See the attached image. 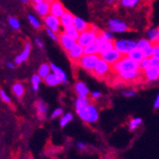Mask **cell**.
Wrapping results in <instances>:
<instances>
[{"label":"cell","instance_id":"d4e9b609","mask_svg":"<svg viewBox=\"0 0 159 159\" xmlns=\"http://www.w3.org/2000/svg\"><path fill=\"white\" fill-rule=\"evenodd\" d=\"M127 57H129L132 60L136 61V62H140L143 60V58H144V53H143V51L137 49V48H135L134 50H132L128 54H127Z\"/></svg>","mask_w":159,"mask_h":159},{"label":"cell","instance_id":"6da1fadb","mask_svg":"<svg viewBox=\"0 0 159 159\" xmlns=\"http://www.w3.org/2000/svg\"><path fill=\"white\" fill-rule=\"evenodd\" d=\"M133 70H140L139 63L132 60L127 55H122L120 59L117 60L114 65H112V71L116 75Z\"/></svg>","mask_w":159,"mask_h":159},{"label":"cell","instance_id":"603a6c76","mask_svg":"<svg viewBox=\"0 0 159 159\" xmlns=\"http://www.w3.org/2000/svg\"><path fill=\"white\" fill-rule=\"evenodd\" d=\"M74 26L77 28V30L79 31L80 33L89 28V23H87L84 20H83L82 18H80V17H75V19H74Z\"/></svg>","mask_w":159,"mask_h":159},{"label":"cell","instance_id":"f907efd6","mask_svg":"<svg viewBox=\"0 0 159 159\" xmlns=\"http://www.w3.org/2000/svg\"><path fill=\"white\" fill-rule=\"evenodd\" d=\"M77 146H78V148L80 149H82V150L85 148V145H84V143H83V142H78L77 143Z\"/></svg>","mask_w":159,"mask_h":159},{"label":"cell","instance_id":"e575fe53","mask_svg":"<svg viewBox=\"0 0 159 159\" xmlns=\"http://www.w3.org/2000/svg\"><path fill=\"white\" fill-rule=\"evenodd\" d=\"M142 122H143V119L141 117L132 118L131 120H130V122H129V125H128L129 130L133 131V130H135L136 128H138V127L142 124Z\"/></svg>","mask_w":159,"mask_h":159},{"label":"cell","instance_id":"52a82bcc","mask_svg":"<svg viewBox=\"0 0 159 159\" xmlns=\"http://www.w3.org/2000/svg\"><path fill=\"white\" fill-rule=\"evenodd\" d=\"M108 28L112 33H124L129 30V25L122 20L111 19L108 21Z\"/></svg>","mask_w":159,"mask_h":159},{"label":"cell","instance_id":"ffe728a7","mask_svg":"<svg viewBox=\"0 0 159 159\" xmlns=\"http://www.w3.org/2000/svg\"><path fill=\"white\" fill-rule=\"evenodd\" d=\"M35 107H36V110H37V115H38L39 119L43 120V119H45V117L47 116V113H48V105L44 101L39 100V101L36 102Z\"/></svg>","mask_w":159,"mask_h":159},{"label":"cell","instance_id":"bcb514c9","mask_svg":"<svg viewBox=\"0 0 159 159\" xmlns=\"http://www.w3.org/2000/svg\"><path fill=\"white\" fill-rule=\"evenodd\" d=\"M152 57L159 58V43L154 44V50H153V55Z\"/></svg>","mask_w":159,"mask_h":159},{"label":"cell","instance_id":"91938a15","mask_svg":"<svg viewBox=\"0 0 159 159\" xmlns=\"http://www.w3.org/2000/svg\"><path fill=\"white\" fill-rule=\"evenodd\" d=\"M29 159H34V158H29Z\"/></svg>","mask_w":159,"mask_h":159},{"label":"cell","instance_id":"ba28073f","mask_svg":"<svg viewBox=\"0 0 159 159\" xmlns=\"http://www.w3.org/2000/svg\"><path fill=\"white\" fill-rule=\"evenodd\" d=\"M44 21H45V25L47 26V28L51 29L55 33L59 32L60 27H61L59 18L55 17V16H53L52 14H48L44 18Z\"/></svg>","mask_w":159,"mask_h":159},{"label":"cell","instance_id":"8fae6325","mask_svg":"<svg viewBox=\"0 0 159 159\" xmlns=\"http://www.w3.org/2000/svg\"><path fill=\"white\" fill-rule=\"evenodd\" d=\"M58 42H59L60 46L62 47V49L68 52L71 48L74 47L77 44V40L69 37L66 33L63 32L58 35Z\"/></svg>","mask_w":159,"mask_h":159},{"label":"cell","instance_id":"f5cc1de1","mask_svg":"<svg viewBox=\"0 0 159 159\" xmlns=\"http://www.w3.org/2000/svg\"><path fill=\"white\" fill-rule=\"evenodd\" d=\"M116 2V0H106V3L108 5H114Z\"/></svg>","mask_w":159,"mask_h":159},{"label":"cell","instance_id":"ac0fdd59","mask_svg":"<svg viewBox=\"0 0 159 159\" xmlns=\"http://www.w3.org/2000/svg\"><path fill=\"white\" fill-rule=\"evenodd\" d=\"M50 6L51 4L49 2H47L46 0H44L42 2L35 4V11L39 16L45 18L48 14H50Z\"/></svg>","mask_w":159,"mask_h":159},{"label":"cell","instance_id":"cb8c5ba5","mask_svg":"<svg viewBox=\"0 0 159 159\" xmlns=\"http://www.w3.org/2000/svg\"><path fill=\"white\" fill-rule=\"evenodd\" d=\"M89 104H90V101L87 97H78L75 102L76 112H79V111H82V110L85 109Z\"/></svg>","mask_w":159,"mask_h":159},{"label":"cell","instance_id":"c3c4849f","mask_svg":"<svg viewBox=\"0 0 159 159\" xmlns=\"http://www.w3.org/2000/svg\"><path fill=\"white\" fill-rule=\"evenodd\" d=\"M35 44L37 45V47L39 48V49H43V48H44V44H43L42 40L40 39V38H36V40H35Z\"/></svg>","mask_w":159,"mask_h":159},{"label":"cell","instance_id":"7a4b0ae2","mask_svg":"<svg viewBox=\"0 0 159 159\" xmlns=\"http://www.w3.org/2000/svg\"><path fill=\"white\" fill-rule=\"evenodd\" d=\"M99 33V29L95 25H89V28L80 33L79 38L77 39V43L83 47H85L91 43L96 42Z\"/></svg>","mask_w":159,"mask_h":159},{"label":"cell","instance_id":"816d5d0a","mask_svg":"<svg viewBox=\"0 0 159 159\" xmlns=\"http://www.w3.org/2000/svg\"><path fill=\"white\" fill-rule=\"evenodd\" d=\"M7 67H8V68H10V69H14V68L16 67V65H15V63L8 62V63H7Z\"/></svg>","mask_w":159,"mask_h":159},{"label":"cell","instance_id":"6f0895ef","mask_svg":"<svg viewBox=\"0 0 159 159\" xmlns=\"http://www.w3.org/2000/svg\"><path fill=\"white\" fill-rule=\"evenodd\" d=\"M21 2H23V3H27L28 2V0H20Z\"/></svg>","mask_w":159,"mask_h":159},{"label":"cell","instance_id":"ee69618b","mask_svg":"<svg viewBox=\"0 0 159 159\" xmlns=\"http://www.w3.org/2000/svg\"><path fill=\"white\" fill-rule=\"evenodd\" d=\"M122 95L124 97H127V98H131V97H134L135 95H136V92H135L133 89H127L125 91L122 92Z\"/></svg>","mask_w":159,"mask_h":159},{"label":"cell","instance_id":"5bb4252c","mask_svg":"<svg viewBox=\"0 0 159 159\" xmlns=\"http://www.w3.org/2000/svg\"><path fill=\"white\" fill-rule=\"evenodd\" d=\"M66 10L63 4L58 1V0H53V1L51 3V6H50V14L55 16V17L57 18H60L61 16L63 15Z\"/></svg>","mask_w":159,"mask_h":159},{"label":"cell","instance_id":"74e56055","mask_svg":"<svg viewBox=\"0 0 159 159\" xmlns=\"http://www.w3.org/2000/svg\"><path fill=\"white\" fill-rule=\"evenodd\" d=\"M8 21H9V25H10V26H11L13 29L18 30V29L20 28V20H19L17 18H15V17H10L9 19H8Z\"/></svg>","mask_w":159,"mask_h":159},{"label":"cell","instance_id":"d6986e66","mask_svg":"<svg viewBox=\"0 0 159 159\" xmlns=\"http://www.w3.org/2000/svg\"><path fill=\"white\" fill-rule=\"evenodd\" d=\"M75 91L78 97H87L89 94V89L84 82H77L75 84Z\"/></svg>","mask_w":159,"mask_h":159},{"label":"cell","instance_id":"9f6ffc18","mask_svg":"<svg viewBox=\"0 0 159 159\" xmlns=\"http://www.w3.org/2000/svg\"><path fill=\"white\" fill-rule=\"evenodd\" d=\"M157 30H158V39H157V43H159V27L157 28Z\"/></svg>","mask_w":159,"mask_h":159},{"label":"cell","instance_id":"7c38bea8","mask_svg":"<svg viewBox=\"0 0 159 159\" xmlns=\"http://www.w3.org/2000/svg\"><path fill=\"white\" fill-rule=\"evenodd\" d=\"M67 54L69 58L74 61V62H78L80 60L83 55L84 54V47L81 46L80 44H76L74 47H72L71 49L67 52Z\"/></svg>","mask_w":159,"mask_h":159},{"label":"cell","instance_id":"5b68a950","mask_svg":"<svg viewBox=\"0 0 159 159\" xmlns=\"http://www.w3.org/2000/svg\"><path fill=\"white\" fill-rule=\"evenodd\" d=\"M99 58V54H84L80 58L78 63L83 69L89 71V72H92L95 66H96Z\"/></svg>","mask_w":159,"mask_h":159},{"label":"cell","instance_id":"4316f807","mask_svg":"<svg viewBox=\"0 0 159 159\" xmlns=\"http://www.w3.org/2000/svg\"><path fill=\"white\" fill-rule=\"evenodd\" d=\"M142 2V0H119V3L124 8L132 9V8L138 7Z\"/></svg>","mask_w":159,"mask_h":159},{"label":"cell","instance_id":"3957f363","mask_svg":"<svg viewBox=\"0 0 159 159\" xmlns=\"http://www.w3.org/2000/svg\"><path fill=\"white\" fill-rule=\"evenodd\" d=\"M77 115L80 116V118L83 119L84 121L89 122V123L96 122L99 118L98 109L93 104H89L85 109L79 111V112H77Z\"/></svg>","mask_w":159,"mask_h":159},{"label":"cell","instance_id":"7402d4cb","mask_svg":"<svg viewBox=\"0 0 159 159\" xmlns=\"http://www.w3.org/2000/svg\"><path fill=\"white\" fill-rule=\"evenodd\" d=\"M51 71L61 80L62 83H67V81H68L67 75L61 68H59L58 66H57L55 64H53V63H52V64H51Z\"/></svg>","mask_w":159,"mask_h":159},{"label":"cell","instance_id":"44dd1931","mask_svg":"<svg viewBox=\"0 0 159 159\" xmlns=\"http://www.w3.org/2000/svg\"><path fill=\"white\" fill-rule=\"evenodd\" d=\"M44 80H45V83L49 86H57V85L62 84L61 80L52 72H51L49 75L46 76L44 78Z\"/></svg>","mask_w":159,"mask_h":159},{"label":"cell","instance_id":"277c9868","mask_svg":"<svg viewBox=\"0 0 159 159\" xmlns=\"http://www.w3.org/2000/svg\"><path fill=\"white\" fill-rule=\"evenodd\" d=\"M114 48L121 55H127L136 48V41L132 39H118L114 41Z\"/></svg>","mask_w":159,"mask_h":159},{"label":"cell","instance_id":"f35d334b","mask_svg":"<svg viewBox=\"0 0 159 159\" xmlns=\"http://www.w3.org/2000/svg\"><path fill=\"white\" fill-rule=\"evenodd\" d=\"M27 19H28V21L30 22V25H32L34 28H40L41 27V23H40V21L37 20V18H35L33 15H28L27 16Z\"/></svg>","mask_w":159,"mask_h":159},{"label":"cell","instance_id":"d590c367","mask_svg":"<svg viewBox=\"0 0 159 159\" xmlns=\"http://www.w3.org/2000/svg\"><path fill=\"white\" fill-rule=\"evenodd\" d=\"M72 119H73V115L71 113H67L64 116H62V117L60 118L59 124L61 127H65L69 122L72 121Z\"/></svg>","mask_w":159,"mask_h":159},{"label":"cell","instance_id":"484cf974","mask_svg":"<svg viewBox=\"0 0 159 159\" xmlns=\"http://www.w3.org/2000/svg\"><path fill=\"white\" fill-rule=\"evenodd\" d=\"M12 90H13V93L17 96L18 98H21L23 95H25V86H23L20 83H16L13 84V87H12Z\"/></svg>","mask_w":159,"mask_h":159},{"label":"cell","instance_id":"e0dca14e","mask_svg":"<svg viewBox=\"0 0 159 159\" xmlns=\"http://www.w3.org/2000/svg\"><path fill=\"white\" fill-rule=\"evenodd\" d=\"M30 51H31V45H30V43H26L23 51L15 58V64L19 65V64H21L22 62H25V60H27V58L29 57V54H30Z\"/></svg>","mask_w":159,"mask_h":159},{"label":"cell","instance_id":"8992f818","mask_svg":"<svg viewBox=\"0 0 159 159\" xmlns=\"http://www.w3.org/2000/svg\"><path fill=\"white\" fill-rule=\"evenodd\" d=\"M111 71H112V66H111L108 62H106L104 59H102L100 57L96 66L93 69L92 73L95 77H97L99 79H104L109 76Z\"/></svg>","mask_w":159,"mask_h":159},{"label":"cell","instance_id":"ab89813d","mask_svg":"<svg viewBox=\"0 0 159 159\" xmlns=\"http://www.w3.org/2000/svg\"><path fill=\"white\" fill-rule=\"evenodd\" d=\"M153 50H154V44H152L150 46H148V48L143 51V53H144L145 57H152L153 55Z\"/></svg>","mask_w":159,"mask_h":159},{"label":"cell","instance_id":"1f68e13d","mask_svg":"<svg viewBox=\"0 0 159 159\" xmlns=\"http://www.w3.org/2000/svg\"><path fill=\"white\" fill-rule=\"evenodd\" d=\"M41 80L42 78L40 77L38 74L37 75H33L31 77V85H32V89L37 92L39 90V86H40V84H41Z\"/></svg>","mask_w":159,"mask_h":159},{"label":"cell","instance_id":"836d02e7","mask_svg":"<svg viewBox=\"0 0 159 159\" xmlns=\"http://www.w3.org/2000/svg\"><path fill=\"white\" fill-rule=\"evenodd\" d=\"M98 38L104 41H114V36L111 31H100L98 33Z\"/></svg>","mask_w":159,"mask_h":159},{"label":"cell","instance_id":"9c48e42d","mask_svg":"<svg viewBox=\"0 0 159 159\" xmlns=\"http://www.w3.org/2000/svg\"><path fill=\"white\" fill-rule=\"evenodd\" d=\"M119 80L124 83H135L142 76V72L140 70H133V71H127V72L121 73L117 75Z\"/></svg>","mask_w":159,"mask_h":159},{"label":"cell","instance_id":"2e32d148","mask_svg":"<svg viewBox=\"0 0 159 159\" xmlns=\"http://www.w3.org/2000/svg\"><path fill=\"white\" fill-rule=\"evenodd\" d=\"M74 19H75V16L72 13H70L69 11H65L61 17L59 18L61 26L63 28H66V27L73 25H74Z\"/></svg>","mask_w":159,"mask_h":159},{"label":"cell","instance_id":"f6af8a7d","mask_svg":"<svg viewBox=\"0 0 159 159\" xmlns=\"http://www.w3.org/2000/svg\"><path fill=\"white\" fill-rule=\"evenodd\" d=\"M150 65L156 68H159V58L154 57H150Z\"/></svg>","mask_w":159,"mask_h":159},{"label":"cell","instance_id":"8d00e7d4","mask_svg":"<svg viewBox=\"0 0 159 159\" xmlns=\"http://www.w3.org/2000/svg\"><path fill=\"white\" fill-rule=\"evenodd\" d=\"M150 66V58L149 57H144L142 61L139 62V69L141 72H144L148 68H149Z\"/></svg>","mask_w":159,"mask_h":159},{"label":"cell","instance_id":"db71d44e","mask_svg":"<svg viewBox=\"0 0 159 159\" xmlns=\"http://www.w3.org/2000/svg\"><path fill=\"white\" fill-rule=\"evenodd\" d=\"M32 1H33V3H34V4H37V3H40V2L44 1V0H32Z\"/></svg>","mask_w":159,"mask_h":159},{"label":"cell","instance_id":"7bdbcfd3","mask_svg":"<svg viewBox=\"0 0 159 159\" xmlns=\"http://www.w3.org/2000/svg\"><path fill=\"white\" fill-rule=\"evenodd\" d=\"M0 97H1V99H2L5 103H10V102H11L10 96H9V95H8L3 89H0Z\"/></svg>","mask_w":159,"mask_h":159},{"label":"cell","instance_id":"4dcf8cb0","mask_svg":"<svg viewBox=\"0 0 159 159\" xmlns=\"http://www.w3.org/2000/svg\"><path fill=\"white\" fill-rule=\"evenodd\" d=\"M63 32L66 33L69 37L73 38V39H75V40H77V39L79 38V35H80V32L77 30V28L74 26V25H71V26H69V27L64 28V31H63Z\"/></svg>","mask_w":159,"mask_h":159},{"label":"cell","instance_id":"11a10c76","mask_svg":"<svg viewBox=\"0 0 159 159\" xmlns=\"http://www.w3.org/2000/svg\"><path fill=\"white\" fill-rule=\"evenodd\" d=\"M144 1H145L146 3H152V2L154 1V0H144Z\"/></svg>","mask_w":159,"mask_h":159},{"label":"cell","instance_id":"d6a6232c","mask_svg":"<svg viewBox=\"0 0 159 159\" xmlns=\"http://www.w3.org/2000/svg\"><path fill=\"white\" fill-rule=\"evenodd\" d=\"M152 43L149 42V40H148L147 38H142L136 42V48L141 51H144L146 48H148V46H150Z\"/></svg>","mask_w":159,"mask_h":159},{"label":"cell","instance_id":"f1b7e54d","mask_svg":"<svg viewBox=\"0 0 159 159\" xmlns=\"http://www.w3.org/2000/svg\"><path fill=\"white\" fill-rule=\"evenodd\" d=\"M84 54H99L97 43L94 42L84 47Z\"/></svg>","mask_w":159,"mask_h":159},{"label":"cell","instance_id":"30bf717a","mask_svg":"<svg viewBox=\"0 0 159 159\" xmlns=\"http://www.w3.org/2000/svg\"><path fill=\"white\" fill-rule=\"evenodd\" d=\"M102 59H104L106 62H108L109 64L112 66V65H114L115 63L117 61V60H119L121 57H122V55L119 53L115 48L113 50H111V51H109V52H104V53H102L101 54V57H100Z\"/></svg>","mask_w":159,"mask_h":159},{"label":"cell","instance_id":"83f0119b","mask_svg":"<svg viewBox=\"0 0 159 159\" xmlns=\"http://www.w3.org/2000/svg\"><path fill=\"white\" fill-rule=\"evenodd\" d=\"M147 39L149 40V42L152 44L157 43V39H158L157 28H149L148 30H147Z\"/></svg>","mask_w":159,"mask_h":159},{"label":"cell","instance_id":"b9f144b4","mask_svg":"<svg viewBox=\"0 0 159 159\" xmlns=\"http://www.w3.org/2000/svg\"><path fill=\"white\" fill-rule=\"evenodd\" d=\"M63 115V110L61 108H57V109H55L53 112L52 113V116L51 117L53 119V118H57V117H59Z\"/></svg>","mask_w":159,"mask_h":159},{"label":"cell","instance_id":"f546056e","mask_svg":"<svg viewBox=\"0 0 159 159\" xmlns=\"http://www.w3.org/2000/svg\"><path fill=\"white\" fill-rule=\"evenodd\" d=\"M51 72H52V71H51V64H48V63H43V64L39 67L38 75L41 77L42 79H44L46 76H48Z\"/></svg>","mask_w":159,"mask_h":159},{"label":"cell","instance_id":"680465c9","mask_svg":"<svg viewBox=\"0 0 159 159\" xmlns=\"http://www.w3.org/2000/svg\"><path fill=\"white\" fill-rule=\"evenodd\" d=\"M46 1H47V2H49V3L51 4V3H52V2L53 1V0H46Z\"/></svg>","mask_w":159,"mask_h":159},{"label":"cell","instance_id":"60d3db41","mask_svg":"<svg viewBox=\"0 0 159 159\" xmlns=\"http://www.w3.org/2000/svg\"><path fill=\"white\" fill-rule=\"evenodd\" d=\"M46 32H47L48 36H49V37L52 40V41H54V42H58V35H57V33L53 32V31H52V30L49 29V28H47V29H46Z\"/></svg>","mask_w":159,"mask_h":159},{"label":"cell","instance_id":"681fc988","mask_svg":"<svg viewBox=\"0 0 159 159\" xmlns=\"http://www.w3.org/2000/svg\"><path fill=\"white\" fill-rule=\"evenodd\" d=\"M153 106L155 109H159V94L156 96L155 100H154V103H153Z\"/></svg>","mask_w":159,"mask_h":159},{"label":"cell","instance_id":"4fadbf2b","mask_svg":"<svg viewBox=\"0 0 159 159\" xmlns=\"http://www.w3.org/2000/svg\"><path fill=\"white\" fill-rule=\"evenodd\" d=\"M143 74H144L146 82H148V83L156 82V81H158V80H159V68L150 66L146 71H144Z\"/></svg>","mask_w":159,"mask_h":159},{"label":"cell","instance_id":"7dc6e473","mask_svg":"<svg viewBox=\"0 0 159 159\" xmlns=\"http://www.w3.org/2000/svg\"><path fill=\"white\" fill-rule=\"evenodd\" d=\"M101 96H102V93L100 91H98V90H95V91L91 92V97L93 99H99Z\"/></svg>","mask_w":159,"mask_h":159},{"label":"cell","instance_id":"9a60e30c","mask_svg":"<svg viewBox=\"0 0 159 159\" xmlns=\"http://www.w3.org/2000/svg\"><path fill=\"white\" fill-rule=\"evenodd\" d=\"M96 43L98 45V53L101 55L106 52H109L114 49V41H104L97 37Z\"/></svg>","mask_w":159,"mask_h":159}]
</instances>
